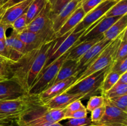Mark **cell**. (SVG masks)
Listing matches in <instances>:
<instances>
[{
    "label": "cell",
    "instance_id": "1",
    "mask_svg": "<svg viewBox=\"0 0 127 126\" xmlns=\"http://www.w3.org/2000/svg\"><path fill=\"white\" fill-rule=\"evenodd\" d=\"M57 40L58 38L27 52L17 61L7 63L9 79L16 82L28 93L44 67Z\"/></svg>",
    "mask_w": 127,
    "mask_h": 126
},
{
    "label": "cell",
    "instance_id": "2",
    "mask_svg": "<svg viewBox=\"0 0 127 126\" xmlns=\"http://www.w3.org/2000/svg\"><path fill=\"white\" fill-rule=\"evenodd\" d=\"M66 108L50 109L44 105L37 106L20 115L17 126H32L45 122H59L64 119Z\"/></svg>",
    "mask_w": 127,
    "mask_h": 126
},
{
    "label": "cell",
    "instance_id": "3",
    "mask_svg": "<svg viewBox=\"0 0 127 126\" xmlns=\"http://www.w3.org/2000/svg\"><path fill=\"white\" fill-rule=\"evenodd\" d=\"M124 32L116 39L110 42V43L100 52L97 58L77 75V80L75 83L78 82L93 73L102 70L112 64L122 38Z\"/></svg>",
    "mask_w": 127,
    "mask_h": 126
},
{
    "label": "cell",
    "instance_id": "4",
    "mask_svg": "<svg viewBox=\"0 0 127 126\" xmlns=\"http://www.w3.org/2000/svg\"><path fill=\"white\" fill-rule=\"evenodd\" d=\"M43 105L38 95L27 93L12 100L0 101V113L19 117L26 111Z\"/></svg>",
    "mask_w": 127,
    "mask_h": 126
},
{
    "label": "cell",
    "instance_id": "5",
    "mask_svg": "<svg viewBox=\"0 0 127 126\" xmlns=\"http://www.w3.org/2000/svg\"><path fill=\"white\" fill-rule=\"evenodd\" d=\"M109 67L93 73L78 82L74 83L66 90L65 92L71 94L84 95L85 99L90 98L93 95H95V93L98 91H100L105 72Z\"/></svg>",
    "mask_w": 127,
    "mask_h": 126
},
{
    "label": "cell",
    "instance_id": "6",
    "mask_svg": "<svg viewBox=\"0 0 127 126\" xmlns=\"http://www.w3.org/2000/svg\"><path fill=\"white\" fill-rule=\"evenodd\" d=\"M70 50L64 53L63 55L60 57L58 59H57L55 61L53 62L52 64L48 65L45 69L40 73L28 92L29 94L38 95L47 89L49 84L52 82V80L55 79L57 74H58L60 69L62 67L63 62L65 61Z\"/></svg>",
    "mask_w": 127,
    "mask_h": 126
},
{
    "label": "cell",
    "instance_id": "7",
    "mask_svg": "<svg viewBox=\"0 0 127 126\" xmlns=\"http://www.w3.org/2000/svg\"><path fill=\"white\" fill-rule=\"evenodd\" d=\"M86 30H83L76 33L73 32L72 30L63 37L58 38L41 72L43 71L48 65L52 64L53 62L55 61L64 53L69 51L76 44L79 43L78 41L79 38L84 34Z\"/></svg>",
    "mask_w": 127,
    "mask_h": 126
},
{
    "label": "cell",
    "instance_id": "8",
    "mask_svg": "<svg viewBox=\"0 0 127 126\" xmlns=\"http://www.w3.org/2000/svg\"><path fill=\"white\" fill-rule=\"evenodd\" d=\"M16 34L26 45L27 52L40 48L45 43L57 38L52 26L38 33H34L26 29L19 33H16Z\"/></svg>",
    "mask_w": 127,
    "mask_h": 126
},
{
    "label": "cell",
    "instance_id": "9",
    "mask_svg": "<svg viewBox=\"0 0 127 126\" xmlns=\"http://www.w3.org/2000/svg\"><path fill=\"white\" fill-rule=\"evenodd\" d=\"M118 0H104L85 15L81 21L73 29V32L76 33L89 27L102 18L107 12L118 2Z\"/></svg>",
    "mask_w": 127,
    "mask_h": 126
},
{
    "label": "cell",
    "instance_id": "10",
    "mask_svg": "<svg viewBox=\"0 0 127 126\" xmlns=\"http://www.w3.org/2000/svg\"><path fill=\"white\" fill-rule=\"evenodd\" d=\"M105 111L104 116L96 124L114 126H127V112L113 106L105 99Z\"/></svg>",
    "mask_w": 127,
    "mask_h": 126
},
{
    "label": "cell",
    "instance_id": "11",
    "mask_svg": "<svg viewBox=\"0 0 127 126\" xmlns=\"http://www.w3.org/2000/svg\"><path fill=\"white\" fill-rule=\"evenodd\" d=\"M52 6L47 2L40 12L27 25L26 29L29 31L38 33L52 26Z\"/></svg>",
    "mask_w": 127,
    "mask_h": 126
},
{
    "label": "cell",
    "instance_id": "12",
    "mask_svg": "<svg viewBox=\"0 0 127 126\" xmlns=\"http://www.w3.org/2000/svg\"><path fill=\"white\" fill-rule=\"evenodd\" d=\"M120 17H103L86 30L84 34L79 38L78 41L79 43L83 41L93 39L104 35V33Z\"/></svg>",
    "mask_w": 127,
    "mask_h": 126
},
{
    "label": "cell",
    "instance_id": "13",
    "mask_svg": "<svg viewBox=\"0 0 127 126\" xmlns=\"http://www.w3.org/2000/svg\"><path fill=\"white\" fill-rule=\"evenodd\" d=\"M8 51L9 63H14L27 52L26 45L18 38L16 32L12 30L11 35L6 37L4 41Z\"/></svg>",
    "mask_w": 127,
    "mask_h": 126
},
{
    "label": "cell",
    "instance_id": "14",
    "mask_svg": "<svg viewBox=\"0 0 127 126\" xmlns=\"http://www.w3.org/2000/svg\"><path fill=\"white\" fill-rule=\"evenodd\" d=\"M76 76L71 77L66 80H62L53 84L42 91L40 94L38 95V97L43 103V105L50 99L64 92L66 89H68L69 86L76 82Z\"/></svg>",
    "mask_w": 127,
    "mask_h": 126
},
{
    "label": "cell",
    "instance_id": "15",
    "mask_svg": "<svg viewBox=\"0 0 127 126\" xmlns=\"http://www.w3.org/2000/svg\"><path fill=\"white\" fill-rule=\"evenodd\" d=\"M27 94L16 82L10 79L0 81V101L17 98Z\"/></svg>",
    "mask_w": 127,
    "mask_h": 126
},
{
    "label": "cell",
    "instance_id": "16",
    "mask_svg": "<svg viewBox=\"0 0 127 126\" xmlns=\"http://www.w3.org/2000/svg\"><path fill=\"white\" fill-rule=\"evenodd\" d=\"M110 42L103 38L100 41L97 42L95 44H94L78 61V69L79 70L80 72L97 58V56L100 54V52L110 43Z\"/></svg>",
    "mask_w": 127,
    "mask_h": 126
},
{
    "label": "cell",
    "instance_id": "17",
    "mask_svg": "<svg viewBox=\"0 0 127 126\" xmlns=\"http://www.w3.org/2000/svg\"><path fill=\"white\" fill-rule=\"evenodd\" d=\"M83 99H85L84 95L71 94L64 91L63 93L57 95L48 100L43 105L50 109H61L66 108L69 104L76 100H81Z\"/></svg>",
    "mask_w": 127,
    "mask_h": 126
},
{
    "label": "cell",
    "instance_id": "18",
    "mask_svg": "<svg viewBox=\"0 0 127 126\" xmlns=\"http://www.w3.org/2000/svg\"><path fill=\"white\" fill-rule=\"evenodd\" d=\"M32 1L33 0H26L4 10L2 16V21L4 23L7 25L9 28H11L12 22L27 12Z\"/></svg>",
    "mask_w": 127,
    "mask_h": 126
},
{
    "label": "cell",
    "instance_id": "19",
    "mask_svg": "<svg viewBox=\"0 0 127 126\" xmlns=\"http://www.w3.org/2000/svg\"><path fill=\"white\" fill-rule=\"evenodd\" d=\"M80 2L81 1L77 0H71L62 9L58 14L52 17V28L55 34L73 12L80 6Z\"/></svg>",
    "mask_w": 127,
    "mask_h": 126
},
{
    "label": "cell",
    "instance_id": "20",
    "mask_svg": "<svg viewBox=\"0 0 127 126\" xmlns=\"http://www.w3.org/2000/svg\"><path fill=\"white\" fill-rule=\"evenodd\" d=\"M79 72L80 71L78 69V61L69 60V59H66L60 69L58 74H57L55 79L52 80V82L49 84L47 88L56 83L66 80L71 77H77Z\"/></svg>",
    "mask_w": 127,
    "mask_h": 126
},
{
    "label": "cell",
    "instance_id": "21",
    "mask_svg": "<svg viewBox=\"0 0 127 126\" xmlns=\"http://www.w3.org/2000/svg\"><path fill=\"white\" fill-rule=\"evenodd\" d=\"M104 38V35H100L93 39L83 41L77 43L73 47L67 56L66 59L73 61H78L94 44Z\"/></svg>",
    "mask_w": 127,
    "mask_h": 126
},
{
    "label": "cell",
    "instance_id": "22",
    "mask_svg": "<svg viewBox=\"0 0 127 126\" xmlns=\"http://www.w3.org/2000/svg\"><path fill=\"white\" fill-rule=\"evenodd\" d=\"M86 14L85 13L84 10L81 7V6H79L69 16L60 29L56 33L57 38H60L71 31L83 20Z\"/></svg>",
    "mask_w": 127,
    "mask_h": 126
},
{
    "label": "cell",
    "instance_id": "23",
    "mask_svg": "<svg viewBox=\"0 0 127 126\" xmlns=\"http://www.w3.org/2000/svg\"><path fill=\"white\" fill-rule=\"evenodd\" d=\"M127 28V16L125 14L122 16L104 33V38L109 42H112L116 39Z\"/></svg>",
    "mask_w": 127,
    "mask_h": 126
},
{
    "label": "cell",
    "instance_id": "24",
    "mask_svg": "<svg viewBox=\"0 0 127 126\" xmlns=\"http://www.w3.org/2000/svg\"><path fill=\"white\" fill-rule=\"evenodd\" d=\"M120 75V74H119V73L109 70V68H108L107 71L105 72L104 80L100 86V91L101 93V95L105 93L106 91L110 90L113 86L116 84V83L119 80Z\"/></svg>",
    "mask_w": 127,
    "mask_h": 126
},
{
    "label": "cell",
    "instance_id": "25",
    "mask_svg": "<svg viewBox=\"0 0 127 126\" xmlns=\"http://www.w3.org/2000/svg\"><path fill=\"white\" fill-rule=\"evenodd\" d=\"M48 0H33L26 12L27 25L42 11Z\"/></svg>",
    "mask_w": 127,
    "mask_h": 126
},
{
    "label": "cell",
    "instance_id": "26",
    "mask_svg": "<svg viewBox=\"0 0 127 126\" xmlns=\"http://www.w3.org/2000/svg\"><path fill=\"white\" fill-rule=\"evenodd\" d=\"M127 13V0H120L115 3L104 17H122Z\"/></svg>",
    "mask_w": 127,
    "mask_h": 126
},
{
    "label": "cell",
    "instance_id": "27",
    "mask_svg": "<svg viewBox=\"0 0 127 126\" xmlns=\"http://www.w3.org/2000/svg\"><path fill=\"white\" fill-rule=\"evenodd\" d=\"M127 94V84L116 83L114 86L102 95L104 98H110L115 96H122Z\"/></svg>",
    "mask_w": 127,
    "mask_h": 126
},
{
    "label": "cell",
    "instance_id": "28",
    "mask_svg": "<svg viewBox=\"0 0 127 126\" xmlns=\"http://www.w3.org/2000/svg\"><path fill=\"white\" fill-rule=\"evenodd\" d=\"M127 28L125 30L123 33L122 38L120 41V44L117 51L116 56L113 63L121 61L127 58Z\"/></svg>",
    "mask_w": 127,
    "mask_h": 126
},
{
    "label": "cell",
    "instance_id": "29",
    "mask_svg": "<svg viewBox=\"0 0 127 126\" xmlns=\"http://www.w3.org/2000/svg\"><path fill=\"white\" fill-rule=\"evenodd\" d=\"M105 99L113 106L127 112V94L122 96Z\"/></svg>",
    "mask_w": 127,
    "mask_h": 126
},
{
    "label": "cell",
    "instance_id": "30",
    "mask_svg": "<svg viewBox=\"0 0 127 126\" xmlns=\"http://www.w3.org/2000/svg\"><path fill=\"white\" fill-rule=\"evenodd\" d=\"M105 103V98L102 95H93L89 98L86 106L87 111L91 112L95 109L100 107Z\"/></svg>",
    "mask_w": 127,
    "mask_h": 126
},
{
    "label": "cell",
    "instance_id": "31",
    "mask_svg": "<svg viewBox=\"0 0 127 126\" xmlns=\"http://www.w3.org/2000/svg\"><path fill=\"white\" fill-rule=\"evenodd\" d=\"M27 26L26 12L15 20L11 24V28L16 33H19L26 29Z\"/></svg>",
    "mask_w": 127,
    "mask_h": 126
},
{
    "label": "cell",
    "instance_id": "32",
    "mask_svg": "<svg viewBox=\"0 0 127 126\" xmlns=\"http://www.w3.org/2000/svg\"><path fill=\"white\" fill-rule=\"evenodd\" d=\"M109 70L122 74L127 72V58L121 61L114 62L109 66Z\"/></svg>",
    "mask_w": 127,
    "mask_h": 126
},
{
    "label": "cell",
    "instance_id": "33",
    "mask_svg": "<svg viewBox=\"0 0 127 126\" xmlns=\"http://www.w3.org/2000/svg\"><path fill=\"white\" fill-rule=\"evenodd\" d=\"M19 117L12 115L0 113V126H17V119Z\"/></svg>",
    "mask_w": 127,
    "mask_h": 126
},
{
    "label": "cell",
    "instance_id": "34",
    "mask_svg": "<svg viewBox=\"0 0 127 126\" xmlns=\"http://www.w3.org/2000/svg\"><path fill=\"white\" fill-rule=\"evenodd\" d=\"M93 124L90 117L87 116L84 118L80 119H68V121L66 122V126H85Z\"/></svg>",
    "mask_w": 127,
    "mask_h": 126
},
{
    "label": "cell",
    "instance_id": "35",
    "mask_svg": "<svg viewBox=\"0 0 127 126\" xmlns=\"http://www.w3.org/2000/svg\"><path fill=\"white\" fill-rule=\"evenodd\" d=\"M105 111V103L103 105H102L100 107L95 109L93 111H91V114L90 119L91 120L93 124H96L100 121L102 117H103L104 114V112Z\"/></svg>",
    "mask_w": 127,
    "mask_h": 126
},
{
    "label": "cell",
    "instance_id": "36",
    "mask_svg": "<svg viewBox=\"0 0 127 126\" xmlns=\"http://www.w3.org/2000/svg\"><path fill=\"white\" fill-rule=\"evenodd\" d=\"M103 1L104 0H82L80 2V6L85 13L87 14Z\"/></svg>",
    "mask_w": 127,
    "mask_h": 126
},
{
    "label": "cell",
    "instance_id": "37",
    "mask_svg": "<svg viewBox=\"0 0 127 126\" xmlns=\"http://www.w3.org/2000/svg\"><path fill=\"white\" fill-rule=\"evenodd\" d=\"M83 109H86V107L84 106V105L82 103L81 100H76V101H73L71 103L69 104V105L66 107L65 114L75 112V111H78V110Z\"/></svg>",
    "mask_w": 127,
    "mask_h": 126
},
{
    "label": "cell",
    "instance_id": "38",
    "mask_svg": "<svg viewBox=\"0 0 127 126\" xmlns=\"http://www.w3.org/2000/svg\"><path fill=\"white\" fill-rule=\"evenodd\" d=\"M71 1V0H56L54 4L52 6V12L53 17L58 14L62 11V9Z\"/></svg>",
    "mask_w": 127,
    "mask_h": 126
},
{
    "label": "cell",
    "instance_id": "39",
    "mask_svg": "<svg viewBox=\"0 0 127 126\" xmlns=\"http://www.w3.org/2000/svg\"><path fill=\"white\" fill-rule=\"evenodd\" d=\"M88 116V111L86 108L83 109L78 110L75 112H71V113L67 114L64 115V119H80L84 118Z\"/></svg>",
    "mask_w": 127,
    "mask_h": 126
},
{
    "label": "cell",
    "instance_id": "40",
    "mask_svg": "<svg viewBox=\"0 0 127 126\" xmlns=\"http://www.w3.org/2000/svg\"><path fill=\"white\" fill-rule=\"evenodd\" d=\"M4 9H3L0 12V40L5 41L6 37H7V35H6V31L9 28L2 21V13L4 12Z\"/></svg>",
    "mask_w": 127,
    "mask_h": 126
},
{
    "label": "cell",
    "instance_id": "41",
    "mask_svg": "<svg viewBox=\"0 0 127 126\" xmlns=\"http://www.w3.org/2000/svg\"><path fill=\"white\" fill-rule=\"evenodd\" d=\"M0 58H2L3 60L9 63L8 51L6 48L4 41L0 40Z\"/></svg>",
    "mask_w": 127,
    "mask_h": 126
},
{
    "label": "cell",
    "instance_id": "42",
    "mask_svg": "<svg viewBox=\"0 0 127 126\" xmlns=\"http://www.w3.org/2000/svg\"><path fill=\"white\" fill-rule=\"evenodd\" d=\"M7 64L0 65V79L1 80H6L9 79L8 72L7 69Z\"/></svg>",
    "mask_w": 127,
    "mask_h": 126
},
{
    "label": "cell",
    "instance_id": "43",
    "mask_svg": "<svg viewBox=\"0 0 127 126\" xmlns=\"http://www.w3.org/2000/svg\"><path fill=\"white\" fill-rule=\"evenodd\" d=\"M26 1V0H7V2L1 7L2 9H6L8 8V7H11V6H13V5L18 4L19 2H23V1Z\"/></svg>",
    "mask_w": 127,
    "mask_h": 126
},
{
    "label": "cell",
    "instance_id": "44",
    "mask_svg": "<svg viewBox=\"0 0 127 126\" xmlns=\"http://www.w3.org/2000/svg\"><path fill=\"white\" fill-rule=\"evenodd\" d=\"M32 126H64L60 122H45V123L38 124Z\"/></svg>",
    "mask_w": 127,
    "mask_h": 126
},
{
    "label": "cell",
    "instance_id": "45",
    "mask_svg": "<svg viewBox=\"0 0 127 126\" xmlns=\"http://www.w3.org/2000/svg\"><path fill=\"white\" fill-rule=\"evenodd\" d=\"M117 83L123 84H127V72H124V74H121L120 75V77H119Z\"/></svg>",
    "mask_w": 127,
    "mask_h": 126
},
{
    "label": "cell",
    "instance_id": "46",
    "mask_svg": "<svg viewBox=\"0 0 127 126\" xmlns=\"http://www.w3.org/2000/svg\"><path fill=\"white\" fill-rule=\"evenodd\" d=\"M114 126L106 125V124H92L89 125V126Z\"/></svg>",
    "mask_w": 127,
    "mask_h": 126
},
{
    "label": "cell",
    "instance_id": "47",
    "mask_svg": "<svg viewBox=\"0 0 127 126\" xmlns=\"http://www.w3.org/2000/svg\"><path fill=\"white\" fill-rule=\"evenodd\" d=\"M7 1V0H0V7H2Z\"/></svg>",
    "mask_w": 127,
    "mask_h": 126
},
{
    "label": "cell",
    "instance_id": "48",
    "mask_svg": "<svg viewBox=\"0 0 127 126\" xmlns=\"http://www.w3.org/2000/svg\"><path fill=\"white\" fill-rule=\"evenodd\" d=\"M7 63L6 61H5L4 60H3V59H2V58H0V65H2V64H7Z\"/></svg>",
    "mask_w": 127,
    "mask_h": 126
},
{
    "label": "cell",
    "instance_id": "49",
    "mask_svg": "<svg viewBox=\"0 0 127 126\" xmlns=\"http://www.w3.org/2000/svg\"><path fill=\"white\" fill-rule=\"evenodd\" d=\"M2 10H3V9H2L0 8V12H1V11H2Z\"/></svg>",
    "mask_w": 127,
    "mask_h": 126
},
{
    "label": "cell",
    "instance_id": "50",
    "mask_svg": "<svg viewBox=\"0 0 127 126\" xmlns=\"http://www.w3.org/2000/svg\"><path fill=\"white\" fill-rule=\"evenodd\" d=\"M77 1H81L82 0H77Z\"/></svg>",
    "mask_w": 127,
    "mask_h": 126
},
{
    "label": "cell",
    "instance_id": "51",
    "mask_svg": "<svg viewBox=\"0 0 127 126\" xmlns=\"http://www.w3.org/2000/svg\"><path fill=\"white\" fill-rule=\"evenodd\" d=\"M2 80H1V79H0V81H2Z\"/></svg>",
    "mask_w": 127,
    "mask_h": 126
},
{
    "label": "cell",
    "instance_id": "52",
    "mask_svg": "<svg viewBox=\"0 0 127 126\" xmlns=\"http://www.w3.org/2000/svg\"><path fill=\"white\" fill-rule=\"evenodd\" d=\"M118 1H120V0H118Z\"/></svg>",
    "mask_w": 127,
    "mask_h": 126
}]
</instances>
